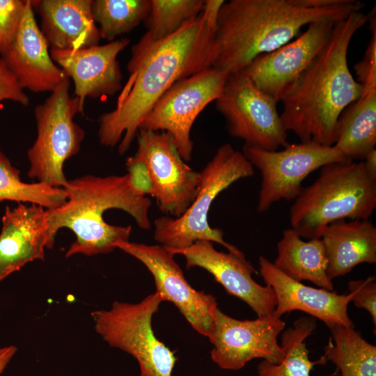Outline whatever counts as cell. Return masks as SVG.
Wrapping results in <instances>:
<instances>
[{"instance_id":"cell-1","label":"cell","mask_w":376,"mask_h":376,"mask_svg":"<svg viewBox=\"0 0 376 376\" xmlns=\"http://www.w3.org/2000/svg\"><path fill=\"white\" fill-rule=\"evenodd\" d=\"M214 32L201 12L166 38L154 40L143 35L132 47L129 78L115 109L99 118L100 144L112 148L119 143L118 153H125L160 97L176 81L208 68Z\"/></svg>"},{"instance_id":"cell-2","label":"cell","mask_w":376,"mask_h":376,"mask_svg":"<svg viewBox=\"0 0 376 376\" xmlns=\"http://www.w3.org/2000/svg\"><path fill=\"white\" fill-rule=\"evenodd\" d=\"M358 0H230L222 5L210 48L207 65L230 75L257 56L297 37L305 25L325 19H343L360 11Z\"/></svg>"},{"instance_id":"cell-3","label":"cell","mask_w":376,"mask_h":376,"mask_svg":"<svg viewBox=\"0 0 376 376\" xmlns=\"http://www.w3.org/2000/svg\"><path fill=\"white\" fill-rule=\"evenodd\" d=\"M368 18L360 10L336 22L324 48L281 100L283 126L301 142L334 146L340 114L361 97L362 86L349 70L347 51Z\"/></svg>"},{"instance_id":"cell-4","label":"cell","mask_w":376,"mask_h":376,"mask_svg":"<svg viewBox=\"0 0 376 376\" xmlns=\"http://www.w3.org/2000/svg\"><path fill=\"white\" fill-rule=\"evenodd\" d=\"M63 189L67 200L56 208L47 209V228L53 240L61 228H68L75 233L76 239L65 257L109 253L116 249L118 243L129 241L132 226L107 223L103 214L108 210L127 212L142 229L151 226V201L134 188L127 173L106 177L85 175L68 180Z\"/></svg>"},{"instance_id":"cell-5","label":"cell","mask_w":376,"mask_h":376,"mask_svg":"<svg viewBox=\"0 0 376 376\" xmlns=\"http://www.w3.org/2000/svg\"><path fill=\"white\" fill-rule=\"evenodd\" d=\"M376 208V180L363 161L343 160L320 168L318 178L303 188L290 208V224L301 238H320L331 224L368 219Z\"/></svg>"},{"instance_id":"cell-6","label":"cell","mask_w":376,"mask_h":376,"mask_svg":"<svg viewBox=\"0 0 376 376\" xmlns=\"http://www.w3.org/2000/svg\"><path fill=\"white\" fill-rule=\"evenodd\" d=\"M254 167L242 152L229 143L221 145L213 157L199 172L195 198L179 217L162 216L154 221V239L168 249H179L198 240H208L225 247L229 252H242L224 239V232L212 228L207 216L211 205L224 189L235 181L252 176Z\"/></svg>"},{"instance_id":"cell-7","label":"cell","mask_w":376,"mask_h":376,"mask_svg":"<svg viewBox=\"0 0 376 376\" xmlns=\"http://www.w3.org/2000/svg\"><path fill=\"white\" fill-rule=\"evenodd\" d=\"M70 85L66 79L35 107L37 136L27 152L28 176L59 188L68 181L63 171L65 161L78 153L85 137L84 130L74 121L84 109L79 98L70 95Z\"/></svg>"},{"instance_id":"cell-8","label":"cell","mask_w":376,"mask_h":376,"mask_svg":"<svg viewBox=\"0 0 376 376\" xmlns=\"http://www.w3.org/2000/svg\"><path fill=\"white\" fill-rule=\"evenodd\" d=\"M162 301L155 292L139 303L115 301L109 309L91 313L95 330L102 339L136 359L139 376H173L178 361L152 327V317Z\"/></svg>"},{"instance_id":"cell-9","label":"cell","mask_w":376,"mask_h":376,"mask_svg":"<svg viewBox=\"0 0 376 376\" xmlns=\"http://www.w3.org/2000/svg\"><path fill=\"white\" fill-rule=\"evenodd\" d=\"M242 152L260 173L256 208L260 213L281 200H295L304 188L303 181L313 171L345 159L334 146L313 141L288 144L279 151L244 145Z\"/></svg>"},{"instance_id":"cell-10","label":"cell","mask_w":376,"mask_h":376,"mask_svg":"<svg viewBox=\"0 0 376 376\" xmlns=\"http://www.w3.org/2000/svg\"><path fill=\"white\" fill-rule=\"evenodd\" d=\"M229 75L224 70L208 68L176 81L151 108L139 130L169 133L182 159L189 161L193 124L205 107L221 95Z\"/></svg>"},{"instance_id":"cell-11","label":"cell","mask_w":376,"mask_h":376,"mask_svg":"<svg viewBox=\"0 0 376 376\" xmlns=\"http://www.w3.org/2000/svg\"><path fill=\"white\" fill-rule=\"evenodd\" d=\"M277 102L240 71L229 75L216 100V108L225 118L231 136L243 140L244 145L276 150L289 144Z\"/></svg>"},{"instance_id":"cell-12","label":"cell","mask_w":376,"mask_h":376,"mask_svg":"<svg viewBox=\"0 0 376 376\" xmlns=\"http://www.w3.org/2000/svg\"><path fill=\"white\" fill-rule=\"evenodd\" d=\"M135 153L144 164L150 182L149 194L160 211L180 217L193 202L199 172L181 157L172 136L165 132L139 130Z\"/></svg>"},{"instance_id":"cell-13","label":"cell","mask_w":376,"mask_h":376,"mask_svg":"<svg viewBox=\"0 0 376 376\" xmlns=\"http://www.w3.org/2000/svg\"><path fill=\"white\" fill-rule=\"evenodd\" d=\"M285 327V322L273 314L240 320L217 308L207 336L213 345L211 359L221 369L228 370H240L254 359L278 363L284 357L278 336Z\"/></svg>"},{"instance_id":"cell-14","label":"cell","mask_w":376,"mask_h":376,"mask_svg":"<svg viewBox=\"0 0 376 376\" xmlns=\"http://www.w3.org/2000/svg\"><path fill=\"white\" fill-rule=\"evenodd\" d=\"M116 249L142 263L153 276L156 292L162 301L172 303L196 332L209 336L218 308L216 298L191 287L173 254L161 244L129 241L118 243Z\"/></svg>"},{"instance_id":"cell-15","label":"cell","mask_w":376,"mask_h":376,"mask_svg":"<svg viewBox=\"0 0 376 376\" xmlns=\"http://www.w3.org/2000/svg\"><path fill=\"white\" fill-rule=\"evenodd\" d=\"M336 22L325 19L309 24L306 31L294 40L257 56L242 71L258 88L276 102L281 101L324 48Z\"/></svg>"},{"instance_id":"cell-16","label":"cell","mask_w":376,"mask_h":376,"mask_svg":"<svg viewBox=\"0 0 376 376\" xmlns=\"http://www.w3.org/2000/svg\"><path fill=\"white\" fill-rule=\"evenodd\" d=\"M166 249L174 256L182 255L187 268L198 267L208 272L228 294L244 301L257 317L273 314L276 307L274 293L270 287L262 285L253 279L256 269L243 253L219 251L208 240H198L183 249Z\"/></svg>"},{"instance_id":"cell-17","label":"cell","mask_w":376,"mask_h":376,"mask_svg":"<svg viewBox=\"0 0 376 376\" xmlns=\"http://www.w3.org/2000/svg\"><path fill=\"white\" fill-rule=\"evenodd\" d=\"M49 45L26 0L15 37L0 57L20 87L34 93L52 92L69 78L52 60Z\"/></svg>"},{"instance_id":"cell-18","label":"cell","mask_w":376,"mask_h":376,"mask_svg":"<svg viewBox=\"0 0 376 376\" xmlns=\"http://www.w3.org/2000/svg\"><path fill=\"white\" fill-rule=\"evenodd\" d=\"M130 42L123 38L76 50L50 49L52 60L72 79L74 95L82 109L87 97L111 96L121 89L123 75L117 57Z\"/></svg>"},{"instance_id":"cell-19","label":"cell","mask_w":376,"mask_h":376,"mask_svg":"<svg viewBox=\"0 0 376 376\" xmlns=\"http://www.w3.org/2000/svg\"><path fill=\"white\" fill-rule=\"evenodd\" d=\"M258 263L260 276L276 297L273 315L281 318L285 313L299 311L319 319L329 329L337 326L354 327L347 313L352 292L339 295L334 290L315 288L295 281L264 256L259 257Z\"/></svg>"},{"instance_id":"cell-20","label":"cell","mask_w":376,"mask_h":376,"mask_svg":"<svg viewBox=\"0 0 376 376\" xmlns=\"http://www.w3.org/2000/svg\"><path fill=\"white\" fill-rule=\"evenodd\" d=\"M47 216V209L36 204L6 206L0 233V282L26 263L44 260L45 249L53 247Z\"/></svg>"},{"instance_id":"cell-21","label":"cell","mask_w":376,"mask_h":376,"mask_svg":"<svg viewBox=\"0 0 376 376\" xmlns=\"http://www.w3.org/2000/svg\"><path fill=\"white\" fill-rule=\"evenodd\" d=\"M40 30L51 49L76 50L98 45L100 35L92 0H31Z\"/></svg>"},{"instance_id":"cell-22","label":"cell","mask_w":376,"mask_h":376,"mask_svg":"<svg viewBox=\"0 0 376 376\" xmlns=\"http://www.w3.org/2000/svg\"><path fill=\"white\" fill-rule=\"evenodd\" d=\"M320 238L327 259V276L331 281L361 263H376V227L368 219L334 222Z\"/></svg>"},{"instance_id":"cell-23","label":"cell","mask_w":376,"mask_h":376,"mask_svg":"<svg viewBox=\"0 0 376 376\" xmlns=\"http://www.w3.org/2000/svg\"><path fill=\"white\" fill-rule=\"evenodd\" d=\"M273 263L284 274L301 282L308 281L321 288L334 290L327 274V259L321 238L304 241L290 228L283 231Z\"/></svg>"},{"instance_id":"cell-24","label":"cell","mask_w":376,"mask_h":376,"mask_svg":"<svg viewBox=\"0 0 376 376\" xmlns=\"http://www.w3.org/2000/svg\"><path fill=\"white\" fill-rule=\"evenodd\" d=\"M376 145V91L361 96L340 114L334 146L347 160L365 158Z\"/></svg>"},{"instance_id":"cell-25","label":"cell","mask_w":376,"mask_h":376,"mask_svg":"<svg viewBox=\"0 0 376 376\" xmlns=\"http://www.w3.org/2000/svg\"><path fill=\"white\" fill-rule=\"evenodd\" d=\"M330 331L323 357L336 365L341 376H376L375 345L354 327L337 326Z\"/></svg>"},{"instance_id":"cell-26","label":"cell","mask_w":376,"mask_h":376,"mask_svg":"<svg viewBox=\"0 0 376 376\" xmlns=\"http://www.w3.org/2000/svg\"><path fill=\"white\" fill-rule=\"evenodd\" d=\"M316 326L315 318L303 316L283 330L280 344L284 351L283 360L278 363L262 360L257 366V376H311L315 365L327 362L323 356L315 361L309 359L305 340Z\"/></svg>"},{"instance_id":"cell-27","label":"cell","mask_w":376,"mask_h":376,"mask_svg":"<svg viewBox=\"0 0 376 376\" xmlns=\"http://www.w3.org/2000/svg\"><path fill=\"white\" fill-rule=\"evenodd\" d=\"M67 200L63 188L42 182L26 183L20 171L14 167L0 150V202L11 201L36 204L46 209L56 208Z\"/></svg>"},{"instance_id":"cell-28","label":"cell","mask_w":376,"mask_h":376,"mask_svg":"<svg viewBox=\"0 0 376 376\" xmlns=\"http://www.w3.org/2000/svg\"><path fill=\"white\" fill-rule=\"evenodd\" d=\"M150 8V0H92L91 4L100 37L109 42L139 26Z\"/></svg>"},{"instance_id":"cell-29","label":"cell","mask_w":376,"mask_h":376,"mask_svg":"<svg viewBox=\"0 0 376 376\" xmlns=\"http://www.w3.org/2000/svg\"><path fill=\"white\" fill-rule=\"evenodd\" d=\"M204 0H150L144 20L146 33L154 40L166 38L202 12Z\"/></svg>"},{"instance_id":"cell-30","label":"cell","mask_w":376,"mask_h":376,"mask_svg":"<svg viewBox=\"0 0 376 376\" xmlns=\"http://www.w3.org/2000/svg\"><path fill=\"white\" fill-rule=\"evenodd\" d=\"M371 38L362 59L355 64L354 69L357 82L362 86L361 95L376 91V13L374 7L368 13Z\"/></svg>"},{"instance_id":"cell-31","label":"cell","mask_w":376,"mask_h":376,"mask_svg":"<svg viewBox=\"0 0 376 376\" xmlns=\"http://www.w3.org/2000/svg\"><path fill=\"white\" fill-rule=\"evenodd\" d=\"M26 3V0H0V56L15 37Z\"/></svg>"},{"instance_id":"cell-32","label":"cell","mask_w":376,"mask_h":376,"mask_svg":"<svg viewBox=\"0 0 376 376\" xmlns=\"http://www.w3.org/2000/svg\"><path fill=\"white\" fill-rule=\"evenodd\" d=\"M352 293V301L356 307L367 311L376 324V283L375 277L368 276L365 279L352 280L347 284Z\"/></svg>"},{"instance_id":"cell-33","label":"cell","mask_w":376,"mask_h":376,"mask_svg":"<svg viewBox=\"0 0 376 376\" xmlns=\"http://www.w3.org/2000/svg\"><path fill=\"white\" fill-rule=\"evenodd\" d=\"M3 100H11L23 106L29 104L28 95L0 57V102Z\"/></svg>"},{"instance_id":"cell-34","label":"cell","mask_w":376,"mask_h":376,"mask_svg":"<svg viewBox=\"0 0 376 376\" xmlns=\"http://www.w3.org/2000/svg\"><path fill=\"white\" fill-rule=\"evenodd\" d=\"M364 168L368 175L376 180V149L370 150L363 160Z\"/></svg>"},{"instance_id":"cell-35","label":"cell","mask_w":376,"mask_h":376,"mask_svg":"<svg viewBox=\"0 0 376 376\" xmlns=\"http://www.w3.org/2000/svg\"><path fill=\"white\" fill-rule=\"evenodd\" d=\"M16 352L17 347L14 345L0 347V375L3 372Z\"/></svg>"}]
</instances>
